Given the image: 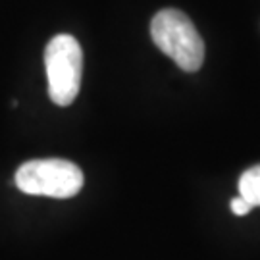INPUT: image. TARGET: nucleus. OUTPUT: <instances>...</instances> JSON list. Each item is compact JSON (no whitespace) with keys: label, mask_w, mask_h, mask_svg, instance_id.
<instances>
[{"label":"nucleus","mask_w":260,"mask_h":260,"mask_svg":"<svg viewBox=\"0 0 260 260\" xmlns=\"http://www.w3.org/2000/svg\"><path fill=\"white\" fill-rule=\"evenodd\" d=\"M152 41L183 72H197L205 62V43L193 21L176 8L160 10L150 21Z\"/></svg>","instance_id":"f257e3e1"},{"label":"nucleus","mask_w":260,"mask_h":260,"mask_svg":"<svg viewBox=\"0 0 260 260\" xmlns=\"http://www.w3.org/2000/svg\"><path fill=\"white\" fill-rule=\"evenodd\" d=\"M16 187L25 195L70 199L83 187V172L74 162L62 158L29 160L16 172Z\"/></svg>","instance_id":"f03ea898"},{"label":"nucleus","mask_w":260,"mask_h":260,"mask_svg":"<svg viewBox=\"0 0 260 260\" xmlns=\"http://www.w3.org/2000/svg\"><path fill=\"white\" fill-rule=\"evenodd\" d=\"M48 96L58 106H70L81 87L83 50L72 35H56L45 48Z\"/></svg>","instance_id":"7ed1b4c3"},{"label":"nucleus","mask_w":260,"mask_h":260,"mask_svg":"<svg viewBox=\"0 0 260 260\" xmlns=\"http://www.w3.org/2000/svg\"><path fill=\"white\" fill-rule=\"evenodd\" d=\"M239 197L252 206H260V166L247 170L239 179Z\"/></svg>","instance_id":"20e7f679"},{"label":"nucleus","mask_w":260,"mask_h":260,"mask_svg":"<svg viewBox=\"0 0 260 260\" xmlns=\"http://www.w3.org/2000/svg\"><path fill=\"white\" fill-rule=\"evenodd\" d=\"M254 208V206L249 203V201H245L243 197H237V199H233L232 201V212L235 216H245V214H249Z\"/></svg>","instance_id":"39448f33"}]
</instances>
